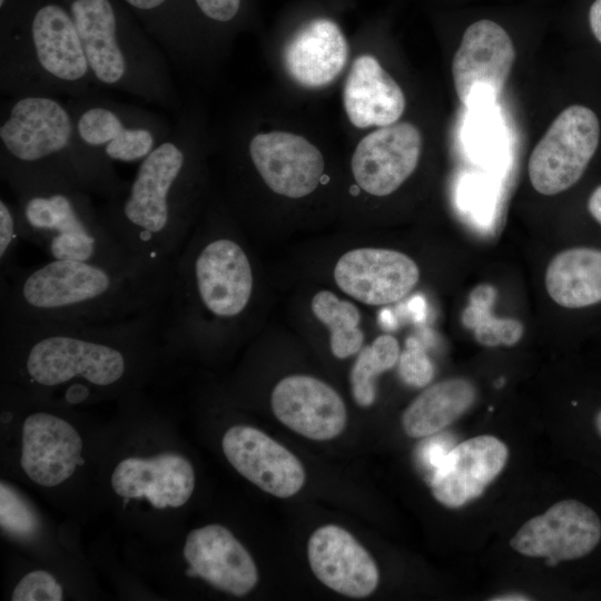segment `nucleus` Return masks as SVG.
I'll return each mask as SVG.
<instances>
[{
  "mask_svg": "<svg viewBox=\"0 0 601 601\" xmlns=\"http://www.w3.org/2000/svg\"><path fill=\"white\" fill-rule=\"evenodd\" d=\"M0 336L7 378L41 390L72 381L122 390L173 352L162 334V305L104 323L1 317Z\"/></svg>",
  "mask_w": 601,
  "mask_h": 601,
  "instance_id": "obj_1",
  "label": "nucleus"
},
{
  "mask_svg": "<svg viewBox=\"0 0 601 601\" xmlns=\"http://www.w3.org/2000/svg\"><path fill=\"white\" fill-rule=\"evenodd\" d=\"M214 146L204 108L190 101L168 137L139 162L128 189L98 210L105 228L132 258L152 264L176 259L205 196L206 158Z\"/></svg>",
  "mask_w": 601,
  "mask_h": 601,
  "instance_id": "obj_2",
  "label": "nucleus"
},
{
  "mask_svg": "<svg viewBox=\"0 0 601 601\" xmlns=\"http://www.w3.org/2000/svg\"><path fill=\"white\" fill-rule=\"evenodd\" d=\"M174 262L117 268L50 259L1 279V317L117 322L164 305Z\"/></svg>",
  "mask_w": 601,
  "mask_h": 601,
  "instance_id": "obj_3",
  "label": "nucleus"
},
{
  "mask_svg": "<svg viewBox=\"0 0 601 601\" xmlns=\"http://www.w3.org/2000/svg\"><path fill=\"white\" fill-rule=\"evenodd\" d=\"M100 87L63 0H20L0 17V92L80 98Z\"/></svg>",
  "mask_w": 601,
  "mask_h": 601,
  "instance_id": "obj_4",
  "label": "nucleus"
},
{
  "mask_svg": "<svg viewBox=\"0 0 601 601\" xmlns=\"http://www.w3.org/2000/svg\"><path fill=\"white\" fill-rule=\"evenodd\" d=\"M20 171L63 180L108 198L124 194L114 162L79 137L67 101L47 95L7 97L0 112V173Z\"/></svg>",
  "mask_w": 601,
  "mask_h": 601,
  "instance_id": "obj_5",
  "label": "nucleus"
},
{
  "mask_svg": "<svg viewBox=\"0 0 601 601\" xmlns=\"http://www.w3.org/2000/svg\"><path fill=\"white\" fill-rule=\"evenodd\" d=\"M254 286L250 259L236 239L220 234L194 237L175 259L162 305V334L171 351L197 342L209 321L240 317Z\"/></svg>",
  "mask_w": 601,
  "mask_h": 601,
  "instance_id": "obj_6",
  "label": "nucleus"
},
{
  "mask_svg": "<svg viewBox=\"0 0 601 601\" xmlns=\"http://www.w3.org/2000/svg\"><path fill=\"white\" fill-rule=\"evenodd\" d=\"M63 1L100 88L180 111L168 58L121 0Z\"/></svg>",
  "mask_w": 601,
  "mask_h": 601,
  "instance_id": "obj_7",
  "label": "nucleus"
},
{
  "mask_svg": "<svg viewBox=\"0 0 601 601\" xmlns=\"http://www.w3.org/2000/svg\"><path fill=\"white\" fill-rule=\"evenodd\" d=\"M16 196L22 239L50 259L129 268L132 258L100 220L90 194L58 178L20 171L0 173Z\"/></svg>",
  "mask_w": 601,
  "mask_h": 601,
  "instance_id": "obj_8",
  "label": "nucleus"
},
{
  "mask_svg": "<svg viewBox=\"0 0 601 601\" xmlns=\"http://www.w3.org/2000/svg\"><path fill=\"white\" fill-rule=\"evenodd\" d=\"M223 141L236 168H249L274 194L302 199L317 190L326 158L317 136L303 127L273 121L255 102L245 104L229 120Z\"/></svg>",
  "mask_w": 601,
  "mask_h": 601,
  "instance_id": "obj_9",
  "label": "nucleus"
},
{
  "mask_svg": "<svg viewBox=\"0 0 601 601\" xmlns=\"http://www.w3.org/2000/svg\"><path fill=\"white\" fill-rule=\"evenodd\" d=\"M280 30L279 65L296 88L322 91L345 73L352 50L335 11L316 0L299 2Z\"/></svg>",
  "mask_w": 601,
  "mask_h": 601,
  "instance_id": "obj_10",
  "label": "nucleus"
},
{
  "mask_svg": "<svg viewBox=\"0 0 601 601\" xmlns=\"http://www.w3.org/2000/svg\"><path fill=\"white\" fill-rule=\"evenodd\" d=\"M80 139L110 161L140 162L171 131L151 110L99 93L67 100Z\"/></svg>",
  "mask_w": 601,
  "mask_h": 601,
  "instance_id": "obj_11",
  "label": "nucleus"
},
{
  "mask_svg": "<svg viewBox=\"0 0 601 601\" xmlns=\"http://www.w3.org/2000/svg\"><path fill=\"white\" fill-rule=\"evenodd\" d=\"M597 114L583 105L563 109L534 146L528 174L532 187L545 196L561 194L587 173L600 142Z\"/></svg>",
  "mask_w": 601,
  "mask_h": 601,
  "instance_id": "obj_12",
  "label": "nucleus"
},
{
  "mask_svg": "<svg viewBox=\"0 0 601 601\" xmlns=\"http://www.w3.org/2000/svg\"><path fill=\"white\" fill-rule=\"evenodd\" d=\"M510 545L530 558H546L550 565L578 562L601 549V511L579 497H566L526 521Z\"/></svg>",
  "mask_w": 601,
  "mask_h": 601,
  "instance_id": "obj_13",
  "label": "nucleus"
},
{
  "mask_svg": "<svg viewBox=\"0 0 601 601\" xmlns=\"http://www.w3.org/2000/svg\"><path fill=\"white\" fill-rule=\"evenodd\" d=\"M509 32L496 21L480 19L464 30L452 59V78L461 104L471 109L479 102L496 101L515 61Z\"/></svg>",
  "mask_w": 601,
  "mask_h": 601,
  "instance_id": "obj_14",
  "label": "nucleus"
},
{
  "mask_svg": "<svg viewBox=\"0 0 601 601\" xmlns=\"http://www.w3.org/2000/svg\"><path fill=\"white\" fill-rule=\"evenodd\" d=\"M423 148L422 130L410 120L367 130L351 155L353 180L370 196H390L414 174Z\"/></svg>",
  "mask_w": 601,
  "mask_h": 601,
  "instance_id": "obj_15",
  "label": "nucleus"
},
{
  "mask_svg": "<svg viewBox=\"0 0 601 601\" xmlns=\"http://www.w3.org/2000/svg\"><path fill=\"white\" fill-rule=\"evenodd\" d=\"M168 58L191 76L213 68L204 30L191 0H121Z\"/></svg>",
  "mask_w": 601,
  "mask_h": 601,
  "instance_id": "obj_16",
  "label": "nucleus"
},
{
  "mask_svg": "<svg viewBox=\"0 0 601 601\" xmlns=\"http://www.w3.org/2000/svg\"><path fill=\"white\" fill-rule=\"evenodd\" d=\"M337 286L366 305H386L403 299L420 279L417 264L406 254L364 247L345 253L334 268Z\"/></svg>",
  "mask_w": 601,
  "mask_h": 601,
  "instance_id": "obj_17",
  "label": "nucleus"
},
{
  "mask_svg": "<svg viewBox=\"0 0 601 601\" xmlns=\"http://www.w3.org/2000/svg\"><path fill=\"white\" fill-rule=\"evenodd\" d=\"M221 449L242 476L274 496H293L305 483L300 461L256 427L242 424L229 427L221 439Z\"/></svg>",
  "mask_w": 601,
  "mask_h": 601,
  "instance_id": "obj_18",
  "label": "nucleus"
},
{
  "mask_svg": "<svg viewBox=\"0 0 601 601\" xmlns=\"http://www.w3.org/2000/svg\"><path fill=\"white\" fill-rule=\"evenodd\" d=\"M83 442L76 427L49 411H35L22 423L20 466L26 476L42 487L69 480L82 464Z\"/></svg>",
  "mask_w": 601,
  "mask_h": 601,
  "instance_id": "obj_19",
  "label": "nucleus"
},
{
  "mask_svg": "<svg viewBox=\"0 0 601 601\" xmlns=\"http://www.w3.org/2000/svg\"><path fill=\"white\" fill-rule=\"evenodd\" d=\"M401 85L378 57L359 49L351 57L342 86V106L346 120L356 130L367 131L392 125L406 110Z\"/></svg>",
  "mask_w": 601,
  "mask_h": 601,
  "instance_id": "obj_20",
  "label": "nucleus"
},
{
  "mask_svg": "<svg viewBox=\"0 0 601 601\" xmlns=\"http://www.w3.org/2000/svg\"><path fill=\"white\" fill-rule=\"evenodd\" d=\"M183 556L187 577L199 578L225 593L243 597L257 584L258 571L254 559L221 524L191 530L186 536Z\"/></svg>",
  "mask_w": 601,
  "mask_h": 601,
  "instance_id": "obj_21",
  "label": "nucleus"
},
{
  "mask_svg": "<svg viewBox=\"0 0 601 601\" xmlns=\"http://www.w3.org/2000/svg\"><path fill=\"white\" fill-rule=\"evenodd\" d=\"M195 482L190 461L174 452L125 457L110 476L111 489L119 497L144 499L158 510L185 505L193 495Z\"/></svg>",
  "mask_w": 601,
  "mask_h": 601,
  "instance_id": "obj_22",
  "label": "nucleus"
},
{
  "mask_svg": "<svg viewBox=\"0 0 601 601\" xmlns=\"http://www.w3.org/2000/svg\"><path fill=\"white\" fill-rule=\"evenodd\" d=\"M275 416L292 431L316 441L338 436L346 425V407L327 383L308 375L280 380L270 395Z\"/></svg>",
  "mask_w": 601,
  "mask_h": 601,
  "instance_id": "obj_23",
  "label": "nucleus"
},
{
  "mask_svg": "<svg viewBox=\"0 0 601 601\" xmlns=\"http://www.w3.org/2000/svg\"><path fill=\"white\" fill-rule=\"evenodd\" d=\"M307 556L315 577L337 593L365 598L377 588L380 574L374 559L338 525L315 530L307 543Z\"/></svg>",
  "mask_w": 601,
  "mask_h": 601,
  "instance_id": "obj_24",
  "label": "nucleus"
},
{
  "mask_svg": "<svg viewBox=\"0 0 601 601\" xmlns=\"http://www.w3.org/2000/svg\"><path fill=\"white\" fill-rule=\"evenodd\" d=\"M509 457L505 443L479 435L454 446L432 474L431 490L437 502L459 508L479 497L501 473Z\"/></svg>",
  "mask_w": 601,
  "mask_h": 601,
  "instance_id": "obj_25",
  "label": "nucleus"
},
{
  "mask_svg": "<svg viewBox=\"0 0 601 601\" xmlns=\"http://www.w3.org/2000/svg\"><path fill=\"white\" fill-rule=\"evenodd\" d=\"M475 397V386L464 377L437 382L405 408L401 417L402 427L414 439L436 434L464 414Z\"/></svg>",
  "mask_w": 601,
  "mask_h": 601,
  "instance_id": "obj_26",
  "label": "nucleus"
},
{
  "mask_svg": "<svg viewBox=\"0 0 601 601\" xmlns=\"http://www.w3.org/2000/svg\"><path fill=\"white\" fill-rule=\"evenodd\" d=\"M204 30L214 67L240 32L259 23L257 0H191Z\"/></svg>",
  "mask_w": 601,
  "mask_h": 601,
  "instance_id": "obj_27",
  "label": "nucleus"
},
{
  "mask_svg": "<svg viewBox=\"0 0 601 601\" xmlns=\"http://www.w3.org/2000/svg\"><path fill=\"white\" fill-rule=\"evenodd\" d=\"M496 295L493 285L489 283L476 285L469 295L461 322L483 346H513L522 338L524 326L518 319L493 315Z\"/></svg>",
  "mask_w": 601,
  "mask_h": 601,
  "instance_id": "obj_28",
  "label": "nucleus"
},
{
  "mask_svg": "<svg viewBox=\"0 0 601 601\" xmlns=\"http://www.w3.org/2000/svg\"><path fill=\"white\" fill-rule=\"evenodd\" d=\"M315 317L329 328L331 349L335 357L347 358L362 348L364 334L358 327L361 314L351 302L329 290L316 293L311 303Z\"/></svg>",
  "mask_w": 601,
  "mask_h": 601,
  "instance_id": "obj_29",
  "label": "nucleus"
},
{
  "mask_svg": "<svg viewBox=\"0 0 601 601\" xmlns=\"http://www.w3.org/2000/svg\"><path fill=\"white\" fill-rule=\"evenodd\" d=\"M400 354L397 339L387 334L376 337L371 345L361 348L349 376L352 395L357 405H373L376 397V376L394 367Z\"/></svg>",
  "mask_w": 601,
  "mask_h": 601,
  "instance_id": "obj_30",
  "label": "nucleus"
},
{
  "mask_svg": "<svg viewBox=\"0 0 601 601\" xmlns=\"http://www.w3.org/2000/svg\"><path fill=\"white\" fill-rule=\"evenodd\" d=\"M22 239L16 204L0 198V268L1 279L11 277L20 267L14 263L19 242Z\"/></svg>",
  "mask_w": 601,
  "mask_h": 601,
  "instance_id": "obj_31",
  "label": "nucleus"
},
{
  "mask_svg": "<svg viewBox=\"0 0 601 601\" xmlns=\"http://www.w3.org/2000/svg\"><path fill=\"white\" fill-rule=\"evenodd\" d=\"M0 522L2 529L16 535H29L37 529V518L24 500L1 482Z\"/></svg>",
  "mask_w": 601,
  "mask_h": 601,
  "instance_id": "obj_32",
  "label": "nucleus"
},
{
  "mask_svg": "<svg viewBox=\"0 0 601 601\" xmlns=\"http://www.w3.org/2000/svg\"><path fill=\"white\" fill-rule=\"evenodd\" d=\"M12 601H61L63 588L48 571L33 570L24 574L13 588Z\"/></svg>",
  "mask_w": 601,
  "mask_h": 601,
  "instance_id": "obj_33",
  "label": "nucleus"
},
{
  "mask_svg": "<svg viewBox=\"0 0 601 601\" xmlns=\"http://www.w3.org/2000/svg\"><path fill=\"white\" fill-rule=\"evenodd\" d=\"M398 372L402 380L411 386L424 387L434 376V366L415 337H408L398 357Z\"/></svg>",
  "mask_w": 601,
  "mask_h": 601,
  "instance_id": "obj_34",
  "label": "nucleus"
},
{
  "mask_svg": "<svg viewBox=\"0 0 601 601\" xmlns=\"http://www.w3.org/2000/svg\"><path fill=\"white\" fill-rule=\"evenodd\" d=\"M452 443L453 441L447 434H440L423 442L418 450L420 462L433 474L453 449Z\"/></svg>",
  "mask_w": 601,
  "mask_h": 601,
  "instance_id": "obj_35",
  "label": "nucleus"
},
{
  "mask_svg": "<svg viewBox=\"0 0 601 601\" xmlns=\"http://www.w3.org/2000/svg\"><path fill=\"white\" fill-rule=\"evenodd\" d=\"M589 26L594 38L601 43V0H594L589 9Z\"/></svg>",
  "mask_w": 601,
  "mask_h": 601,
  "instance_id": "obj_36",
  "label": "nucleus"
},
{
  "mask_svg": "<svg viewBox=\"0 0 601 601\" xmlns=\"http://www.w3.org/2000/svg\"><path fill=\"white\" fill-rule=\"evenodd\" d=\"M335 12H343L354 6L355 0H316Z\"/></svg>",
  "mask_w": 601,
  "mask_h": 601,
  "instance_id": "obj_37",
  "label": "nucleus"
},
{
  "mask_svg": "<svg viewBox=\"0 0 601 601\" xmlns=\"http://www.w3.org/2000/svg\"><path fill=\"white\" fill-rule=\"evenodd\" d=\"M20 0H0V17L8 14Z\"/></svg>",
  "mask_w": 601,
  "mask_h": 601,
  "instance_id": "obj_38",
  "label": "nucleus"
},
{
  "mask_svg": "<svg viewBox=\"0 0 601 601\" xmlns=\"http://www.w3.org/2000/svg\"><path fill=\"white\" fill-rule=\"evenodd\" d=\"M490 600H492V601H494V600L495 601H510V600L518 601V600H531V598H528L524 594L510 593V594H504V595H497V597L492 598Z\"/></svg>",
  "mask_w": 601,
  "mask_h": 601,
  "instance_id": "obj_39",
  "label": "nucleus"
}]
</instances>
